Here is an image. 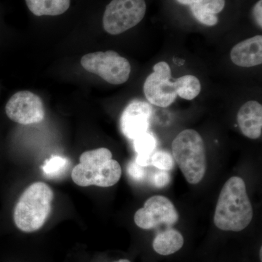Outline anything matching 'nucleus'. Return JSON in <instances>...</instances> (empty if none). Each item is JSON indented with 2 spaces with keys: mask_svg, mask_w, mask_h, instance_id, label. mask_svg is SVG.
<instances>
[{
  "mask_svg": "<svg viewBox=\"0 0 262 262\" xmlns=\"http://www.w3.org/2000/svg\"><path fill=\"white\" fill-rule=\"evenodd\" d=\"M253 216L246 183L241 177H231L219 196L213 217L215 227L221 230L241 232L248 227Z\"/></svg>",
  "mask_w": 262,
  "mask_h": 262,
  "instance_id": "1",
  "label": "nucleus"
},
{
  "mask_svg": "<svg viewBox=\"0 0 262 262\" xmlns=\"http://www.w3.org/2000/svg\"><path fill=\"white\" fill-rule=\"evenodd\" d=\"M122 176V168L113 154L106 148H98L84 151L80 163L73 168L72 179L80 187L97 186L110 187L115 185Z\"/></svg>",
  "mask_w": 262,
  "mask_h": 262,
  "instance_id": "2",
  "label": "nucleus"
},
{
  "mask_svg": "<svg viewBox=\"0 0 262 262\" xmlns=\"http://www.w3.org/2000/svg\"><path fill=\"white\" fill-rule=\"evenodd\" d=\"M54 198L51 188L44 182H35L21 194L15 207V225L24 232L37 231L45 225L51 212Z\"/></svg>",
  "mask_w": 262,
  "mask_h": 262,
  "instance_id": "3",
  "label": "nucleus"
},
{
  "mask_svg": "<svg viewBox=\"0 0 262 262\" xmlns=\"http://www.w3.org/2000/svg\"><path fill=\"white\" fill-rule=\"evenodd\" d=\"M172 156L189 184H198L206 175L207 159L203 138L193 129L179 133L172 142Z\"/></svg>",
  "mask_w": 262,
  "mask_h": 262,
  "instance_id": "4",
  "label": "nucleus"
},
{
  "mask_svg": "<svg viewBox=\"0 0 262 262\" xmlns=\"http://www.w3.org/2000/svg\"><path fill=\"white\" fill-rule=\"evenodd\" d=\"M81 65L88 72L99 76L110 84H123L130 77V63L115 51L88 53L81 59Z\"/></svg>",
  "mask_w": 262,
  "mask_h": 262,
  "instance_id": "5",
  "label": "nucleus"
},
{
  "mask_svg": "<svg viewBox=\"0 0 262 262\" xmlns=\"http://www.w3.org/2000/svg\"><path fill=\"white\" fill-rule=\"evenodd\" d=\"M146 10L144 0H113L103 14V29L113 35L122 34L140 23Z\"/></svg>",
  "mask_w": 262,
  "mask_h": 262,
  "instance_id": "6",
  "label": "nucleus"
},
{
  "mask_svg": "<svg viewBox=\"0 0 262 262\" xmlns=\"http://www.w3.org/2000/svg\"><path fill=\"white\" fill-rule=\"evenodd\" d=\"M154 72L148 76L144 84V93L151 104L166 108L177 99V82L171 80V70L166 62L156 63Z\"/></svg>",
  "mask_w": 262,
  "mask_h": 262,
  "instance_id": "7",
  "label": "nucleus"
},
{
  "mask_svg": "<svg viewBox=\"0 0 262 262\" xmlns=\"http://www.w3.org/2000/svg\"><path fill=\"white\" fill-rule=\"evenodd\" d=\"M179 220V213L173 203L162 195L151 196L134 215L136 225L143 229H155L160 225L171 227Z\"/></svg>",
  "mask_w": 262,
  "mask_h": 262,
  "instance_id": "8",
  "label": "nucleus"
},
{
  "mask_svg": "<svg viewBox=\"0 0 262 262\" xmlns=\"http://www.w3.org/2000/svg\"><path fill=\"white\" fill-rule=\"evenodd\" d=\"M7 116L20 125L39 123L45 119L42 99L30 91H19L10 98L5 106Z\"/></svg>",
  "mask_w": 262,
  "mask_h": 262,
  "instance_id": "9",
  "label": "nucleus"
},
{
  "mask_svg": "<svg viewBox=\"0 0 262 262\" xmlns=\"http://www.w3.org/2000/svg\"><path fill=\"white\" fill-rule=\"evenodd\" d=\"M152 108L149 103L133 101L129 103L120 117V129L122 134L130 140L148 132Z\"/></svg>",
  "mask_w": 262,
  "mask_h": 262,
  "instance_id": "10",
  "label": "nucleus"
},
{
  "mask_svg": "<svg viewBox=\"0 0 262 262\" xmlns=\"http://www.w3.org/2000/svg\"><path fill=\"white\" fill-rule=\"evenodd\" d=\"M230 58L241 67H256L262 63V36L256 35L238 43L232 48Z\"/></svg>",
  "mask_w": 262,
  "mask_h": 262,
  "instance_id": "11",
  "label": "nucleus"
},
{
  "mask_svg": "<svg viewBox=\"0 0 262 262\" xmlns=\"http://www.w3.org/2000/svg\"><path fill=\"white\" fill-rule=\"evenodd\" d=\"M241 132L251 139L261 137L262 131V106L256 101L244 103L239 110L237 116Z\"/></svg>",
  "mask_w": 262,
  "mask_h": 262,
  "instance_id": "12",
  "label": "nucleus"
},
{
  "mask_svg": "<svg viewBox=\"0 0 262 262\" xmlns=\"http://www.w3.org/2000/svg\"><path fill=\"white\" fill-rule=\"evenodd\" d=\"M182 234L177 229L170 228L157 234L153 241V249L158 254L168 256L179 251L184 246Z\"/></svg>",
  "mask_w": 262,
  "mask_h": 262,
  "instance_id": "13",
  "label": "nucleus"
},
{
  "mask_svg": "<svg viewBox=\"0 0 262 262\" xmlns=\"http://www.w3.org/2000/svg\"><path fill=\"white\" fill-rule=\"evenodd\" d=\"M29 10L37 16L63 14L70 7V0H26Z\"/></svg>",
  "mask_w": 262,
  "mask_h": 262,
  "instance_id": "14",
  "label": "nucleus"
},
{
  "mask_svg": "<svg viewBox=\"0 0 262 262\" xmlns=\"http://www.w3.org/2000/svg\"><path fill=\"white\" fill-rule=\"evenodd\" d=\"M136 163L143 167L151 165V158L157 148V139L151 133L146 132L134 140Z\"/></svg>",
  "mask_w": 262,
  "mask_h": 262,
  "instance_id": "15",
  "label": "nucleus"
},
{
  "mask_svg": "<svg viewBox=\"0 0 262 262\" xmlns=\"http://www.w3.org/2000/svg\"><path fill=\"white\" fill-rule=\"evenodd\" d=\"M176 81L177 82V95L184 99L190 101L201 93V82L195 76H182Z\"/></svg>",
  "mask_w": 262,
  "mask_h": 262,
  "instance_id": "16",
  "label": "nucleus"
},
{
  "mask_svg": "<svg viewBox=\"0 0 262 262\" xmlns=\"http://www.w3.org/2000/svg\"><path fill=\"white\" fill-rule=\"evenodd\" d=\"M68 165L69 160L67 158L55 155L45 161L42 170L48 178H57L65 171Z\"/></svg>",
  "mask_w": 262,
  "mask_h": 262,
  "instance_id": "17",
  "label": "nucleus"
},
{
  "mask_svg": "<svg viewBox=\"0 0 262 262\" xmlns=\"http://www.w3.org/2000/svg\"><path fill=\"white\" fill-rule=\"evenodd\" d=\"M180 4L196 6L211 12L213 14H218L225 7V0H177Z\"/></svg>",
  "mask_w": 262,
  "mask_h": 262,
  "instance_id": "18",
  "label": "nucleus"
},
{
  "mask_svg": "<svg viewBox=\"0 0 262 262\" xmlns=\"http://www.w3.org/2000/svg\"><path fill=\"white\" fill-rule=\"evenodd\" d=\"M151 165L159 170L169 171L174 168L175 160L170 153L164 150H159L155 151L151 156Z\"/></svg>",
  "mask_w": 262,
  "mask_h": 262,
  "instance_id": "19",
  "label": "nucleus"
},
{
  "mask_svg": "<svg viewBox=\"0 0 262 262\" xmlns=\"http://www.w3.org/2000/svg\"><path fill=\"white\" fill-rule=\"evenodd\" d=\"M190 7L191 12H192L193 16L194 17L202 24L208 26V27H213L216 25L219 22V18L217 15L213 14L208 10L203 9L196 6Z\"/></svg>",
  "mask_w": 262,
  "mask_h": 262,
  "instance_id": "20",
  "label": "nucleus"
},
{
  "mask_svg": "<svg viewBox=\"0 0 262 262\" xmlns=\"http://www.w3.org/2000/svg\"><path fill=\"white\" fill-rule=\"evenodd\" d=\"M146 167H143L136 163L135 160L130 162L127 165V173L133 180L143 182L146 177Z\"/></svg>",
  "mask_w": 262,
  "mask_h": 262,
  "instance_id": "21",
  "label": "nucleus"
},
{
  "mask_svg": "<svg viewBox=\"0 0 262 262\" xmlns=\"http://www.w3.org/2000/svg\"><path fill=\"white\" fill-rule=\"evenodd\" d=\"M171 181L170 173L166 170H159L155 172L151 177V182L155 187L163 188L168 186Z\"/></svg>",
  "mask_w": 262,
  "mask_h": 262,
  "instance_id": "22",
  "label": "nucleus"
},
{
  "mask_svg": "<svg viewBox=\"0 0 262 262\" xmlns=\"http://www.w3.org/2000/svg\"><path fill=\"white\" fill-rule=\"evenodd\" d=\"M253 16L260 28L262 27V0H259L253 10Z\"/></svg>",
  "mask_w": 262,
  "mask_h": 262,
  "instance_id": "23",
  "label": "nucleus"
},
{
  "mask_svg": "<svg viewBox=\"0 0 262 262\" xmlns=\"http://www.w3.org/2000/svg\"><path fill=\"white\" fill-rule=\"evenodd\" d=\"M115 262H131L130 261V260H128V259H120V260H118V261H115Z\"/></svg>",
  "mask_w": 262,
  "mask_h": 262,
  "instance_id": "24",
  "label": "nucleus"
},
{
  "mask_svg": "<svg viewBox=\"0 0 262 262\" xmlns=\"http://www.w3.org/2000/svg\"><path fill=\"white\" fill-rule=\"evenodd\" d=\"M261 253H262V248L261 247V248H260V260H261V261L262 260Z\"/></svg>",
  "mask_w": 262,
  "mask_h": 262,
  "instance_id": "25",
  "label": "nucleus"
}]
</instances>
